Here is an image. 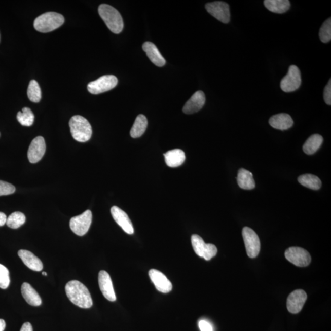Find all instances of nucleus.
<instances>
[{
	"label": "nucleus",
	"instance_id": "1",
	"mask_svg": "<svg viewBox=\"0 0 331 331\" xmlns=\"http://www.w3.org/2000/svg\"><path fill=\"white\" fill-rule=\"evenodd\" d=\"M65 291L67 297L75 305L83 309H89L93 306L89 289L79 281H70L66 285Z\"/></svg>",
	"mask_w": 331,
	"mask_h": 331
},
{
	"label": "nucleus",
	"instance_id": "2",
	"mask_svg": "<svg viewBox=\"0 0 331 331\" xmlns=\"http://www.w3.org/2000/svg\"><path fill=\"white\" fill-rule=\"evenodd\" d=\"M98 13L108 28L115 34L121 33L124 29V21L119 12L109 5L102 4L98 8Z\"/></svg>",
	"mask_w": 331,
	"mask_h": 331
},
{
	"label": "nucleus",
	"instance_id": "3",
	"mask_svg": "<svg viewBox=\"0 0 331 331\" xmlns=\"http://www.w3.org/2000/svg\"><path fill=\"white\" fill-rule=\"evenodd\" d=\"M64 22V18L61 14L55 12H48L34 20V28L40 33H49L60 27Z\"/></svg>",
	"mask_w": 331,
	"mask_h": 331
},
{
	"label": "nucleus",
	"instance_id": "4",
	"mask_svg": "<svg viewBox=\"0 0 331 331\" xmlns=\"http://www.w3.org/2000/svg\"><path fill=\"white\" fill-rule=\"evenodd\" d=\"M71 135L76 141L86 142L92 135V128L89 121L81 116H74L69 123Z\"/></svg>",
	"mask_w": 331,
	"mask_h": 331
},
{
	"label": "nucleus",
	"instance_id": "5",
	"mask_svg": "<svg viewBox=\"0 0 331 331\" xmlns=\"http://www.w3.org/2000/svg\"><path fill=\"white\" fill-rule=\"evenodd\" d=\"M118 84V79L115 76L105 75L97 80L91 82L87 86L89 92L93 95H98L116 87Z\"/></svg>",
	"mask_w": 331,
	"mask_h": 331
},
{
	"label": "nucleus",
	"instance_id": "6",
	"mask_svg": "<svg viewBox=\"0 0 331 331\" xmlns=\"http://www.w3.org/2000/svg\"><path fill=\"white\" fill-rule=\"evenodd\" d=\"M192 244L196 254L207 261L212 259L217 253V248L215 245L206 244L203 238L197 234H193L192 236Z\"/></svg>",
	"mask_w": 331,
	"mask_h": 331
},
{
	"label": "nucleus",
	"instance_id": "7",
	"mask_svg": "<svg viewBox=\"0 0 331 331\" xmlns=\"http://www.w3.org/2000/svg\"><path fill=\"white\" fill-rule=\"evenodd\" d=\"M92 213L87 210L81 215L75 216L69 223L70 228L76 235L83 236L86 234L92 224Z\"/></svg>",
	"mask_w": 331,
	"mask_h": 331
},
{
	"label": "nucleus",
	"instance_id": "8",
	"mask_svg": "<svg viewBox=\"0 0 331 331\" xmlns=\"http://www.w3.org/2000/svg\"><path fill=\"white\" fill-rule=\"evenodd\" d=\"M242 236L248 256L251 259H254L259 255L260 251L261 244L259 236L250 228L244 227L242 230Z\"/></svg>",
	"mask_w": 331,
	"mask_h": 331
},
{
	"label": "nucleus",
	"instance_id": "9",
	"mask_svg": "<svg viewBox=\"0 0 331 331\" xmlns=\"http://www.w3.org/2000/svg\"><path fill=\"white\" fill-rule=\"evenodd\" d=\"M301 76L300 69L296 65L289 66L288 74L282 79L280 83L281 89L283 92H295L300 87Z\"/></svg>",
	"mask_w": 331,
	"mask_h": 331
},
{
	"label": "nucleus",
	"instance_id": "10",
	"mask_svg": "<svg viewBox=\"0 0 331 331\" xmlns=\"http://www.w3.org/2000/svg\"><path fill=\"white\" fill-rule=\"evenodd\" d=\"M286 259L298 267H306L311 263V256L305 249L290 247L285 251Z\"/></svg>",
	"mask_w": 331,
	"mask_h": 331
},
{
	"label": "nucleus",
	"instance_id": "11",
	"mask_svg": "<svg viewBox=\"0 0 331 331\" xmlns=\"http://www.w3.org/2000/svg\"><path fill=\"white\" fill-rule=\"evenodd\" d=\"M208 13L224 23L230 21V6L227 3L214 2L206 5Z\"/></svg>",
	"mask_w": 331,
	"mask_h": 331
},
{
	"label": "nucleus",
	"instance_id": "12",
	"mask_svg": "<svg viewBox=\"0 0 331 331\" xmlns=\"http://www.w3.org/2000/svg\"><path fill=\"white\" fill-rule=\"evenodd\" d=\"M307 295L303 289H297L288 296L287 299V309L290 313L297 314L303 308Z\"/></svg>",
	"mask_w": 331,
	"mask_h": 331
},
{
	"label": "nucleus",
	"instance_id": "13",
	"mask_svg": "<svg viewBox=\"0 0 331 331\" xmlns=\"http://www.w3.org/2000/svg\"><path fill=\"white\" fill-rule=\"evenodd\" d=\"M46 146L45 139L42 136H38L31 143L28 151V158L31 163L40 162L45 155Z\"/></svg>",
	"mask_w": 331,
	"mask_h": 331
},
{
	"label": "nucleus",
	"instance_id": "14",
	"mask_svg": "<svg viewBox=\"0 0 331 331\" xmlns=\"http://www.w3.org/2000/svg\"><path fill=\"white\" fill-rule=\"evenodd\" d=\"M98 283L99 288L102 295L108 301L114 302L116 300V296L114 291L112 280L106 271H101L99 272Z\"/></svg>",
	"mask_w": 331,
	"mask_h": 331
},
{
	"label": "nucleus",
	"instance_id": "15",
	"mask_svg": "<svg viewBox=\"0 0 331 331\" xmlns=\"http://www.w3.org/2000/svg\"><path fill=\"white\" fill-rule=\"evenodd\" d=\"M149 277L158 291L168 293L172 289V283L162 272L157 269H151L149 272Z\"/></svg>",
	"mask_w": 331,
	"mask_h": 331
},
{
	"label": "nucleus",
	"instance_id": "16",
	"mask_svg": "<svg viewBox=\"0 0 331 331\" xmlns=\"http://www.w3.org/2000/svg\"><path fill=\"white\" fill-rule=\"evenodd\" d=\"M111 214L117 223L126 233L133 234L134 228L130 218L124 210L117 206H113L111 209Z\"/></svg>",
	"mask_w": 331,
	"mask_h": 331
},
{
	"label": "nucleus",
	"instance_id": "17",
	"mask_svg": "<svg viewBox=\"0 0 331 331\" xmlns=\"http://www.w3.org/2000/svg\"><path fill=\"white\" fill-rule=\"evenodd\" d=\"M205 102H206V96L204 92L201 90L197 91L185 104L183 112L186 114L197 113L203 107Z\"/></svg>",
	"mask_w": 331,
	"mask_h": 331
},
{
	"label": "nucleus",
	"instance_id": "18",
	"mask_svg": "<svg viewBox=\"0 0 331 331\" xmlns=\"http://www.w3.org/2000/svg\"><path fill=\"white\" fill-rule=\"evenodd\" d=\"M18 254L25 265L31 270L38 272L42 271L43 265L42 261L31 251L20 250L19 251Z\"/></svg>",
	"mask_w": 331,
	"mask_h": 331
},
{
	"label": "nucleus",
	"instance_id": "19",
	"mask_svg": "<svg viewBox=\"0 0 331 331\" xmlns=\"http://www.w3.org/2000/svg\"><path fill=\"white\" fill-rule=\"evenodd\" d=\"M142 48L146 54H147L149 59L155 65L158 67L165 66L166 60L162 56V55L160 54L157 47L154 43L149 42H145L143 43Z\"/></svg>",
	"mask_w": 331,
	"mask_h": 331
},
{
	"label": "nucleus",
	"instance_id": "20",
	"mask_svg": "<svg viewBox=\"0 0 331 331\" xmlns=\"http://www.w3.org/2000/svg\"><path fill=\"white\" fill-rule=\"evenodd\" d=\"M272 127L280 130H286L293 125V121L289 114L282 113L271 117L269 121Z\"/></svg>",
	"mask_w": 331,
	"mask_h": 331
},
{
	"label": "nucleus",
	"instance_id": "21",
	"mask_svg": "<svg viewBox=\"0 0 331 331\" xmlns=\"http://www.w3.org/2000/svg\"><path fill=\"white\" fill-rule=\"evenodd\" d=\"M21 292L23 297L26 303L32 306L42 305V300L33 287L28 283H23L22 285Z\"/></svg>",
	"mask_w": 331,
	"mask_h": 331
},
{
	"label": "nucleus",
	"instance_id": "22",
	"mask_svg": "<svg viewBox=\"0 0 331 331\" xmlns=\"http://www.w3.org/2000/svg\"><path fill=\"white\" fill-rule=\"evenodd\" d=\"M166 165L171 168H177L184 163L186 160V154L181 149H174L164 154Z\"/></svg>",
	"mask_w": 331,
	"mask_h": 331
},
{
	"label": "nucleus",
	"instance_id": "23",
	"mask_svg": "<svg viewBox=\"0 0 331 331\" xmlns=\"http://www.w3.org/2000/svg\"><path fill=\"white\" fill-rule=\"evenodd\" d=\"M237 183L244 190H252L255 187L253 174L245 169H240L237 177Z\"/></svg>",
	"mask_w": 331,
	"mask_h": 331
},
{
	"label": "nucleus",
	"instance_id": "24",
	"mask_svg": "<svg viewBox=\"0 0 331 331\" xmlns=\"http://www.w3.org/2000/svg\"><path fill=\"white\" fill-rule=\"evenodd\" d=\"M264 5L269 11L277 14L286 13L291 5L288 0H265Z\"/></svg>",
	"mask_w": 331,
	"mask_h": 331
},
{
	"label": "nucleus",
	"instance_id": "25",
	"mask_svg": "<svg viewBox=\"0 0 331 331\" xmlns=\"http://www.w3.org/2000/svg\"><path fill=\"white\" fill-rule=\"evenodd\" d=\"M148 121L147 118L142 114H140L136 117L133 127L130 131V135L133 138H138L144 134L147 129Z\"/></svg>",
	"mask_w": 331,
	"mask_h": 331
},
{
	"label": "nucleus",
	"instance_id": "26",
	"mask_svg": "<svg viewBox=\"0 0 331 331\" xmlns=\"http://www.w3.org/2000/svg\"><path fill=\"white\" fill-rule=\"evenodd\" d=\"M323 142V137L320 134H313L304 143L303 151L307 155L315 154L320 149Z\"/></svg>",
	"mask_w": 331,
	"mask_h": 331
},
{
	"label": "nucleus",
	"instance_id": "27",
	"mask_svg": "<svg viewBox=\"0 0 331 331\" xmlns=\"http://www.w3.org/2000/svg\"><path fill=\"white\" fill-rule=\"evenodd\" d=\"M298 181L302 186L312 190H318L321 187L320 178L312 174L302 175L298 177Z\"/></svg>",
	"mask_w": 331,
	"mask_h": 331
},
{
	"label": "nucleus",
	"instance_id": "28",
	"mask_svg": "<svg viewBox=\"0 0 331 331\" xmlns=\"http://www.w3.org/2000/svg\"><path fill=\"white\" fill-rule=\"evenodd\" d=\"M17 119L22 125L30 127L33 124L34 116L30 108L24 107L17 114Z\"/></svg>",
	"mask_w": 331,
	"mask_h": 331
},
{
	"label": "nucleus",
	"instance_id": "29",
	"mask_svg": "<svg viewBox=\"0 0 331 331\" xmlns=\"http://www.w3.org/2000/svg\"><path fill=\"white\" fill-rule=\"evenodd\" d=\"M27 95L31 102H39L42 99V90L39 84L35 80H31L29 84Z\"/></svg>",
	"mask_w": 331,
	"mask_h": 331
},
{
	"label": "nucleus",
	"instance_id": "30",
	"mask_svg": "<svg viewBox=\"0 0 331 331\" xmlns=\"http://www.w3.org/2000/svg\"><path fill=\"white\" fill-rule=\"evenodd\" d=\"M25 221L26 217L23 213L16 212L8 216L6 224L12 229H17V228L22 226L25 224Z\"/></svg>",
	"mask_w": 331,
	"mask_h": 331
},
{
	"label": "nucleus",
	"instance_id": "31",
	"mask_svg": "<svg viewBox=\"0 0 331 331\" xmlns=\"http://www.w3.org/2000/svg\"><path fill=\"white\" fill-rule=\"evenodd\" d=\"M320 40L324 43H329L331 40V19L326 20L322 25L320 30Z\"/></svg>",
	"mask_w": 331,
	"mask_h": 331
},
{
	"label": "nucleus",
	"instance_id": "32",
	"mask_svg": "<svg viewBox=\"0 0 331 331\" xmlns=\"http://www.w3.org/2000/svg\"><path fill=\"white\" fill-rule=\"evenodd\" d=\"M10 284V272L5 266L0 264V288L7 289Z\"/></svg>",
	"mask_w": 331,
	"mask_h": 331
},
{
	"label": "nucleus",
	"instance_id": "33",
	"mask_svg": "<svg viewBox=\"0 0 331 331\" xmlns=\"http://www.w3.org/2000/svg\"><path fill=\"white\" fill-rule=\"evenodd\" d=\"M15 192L16 188L13 185L0 180V196L13 194Z\"/></svg>",
	"mask_w": 331,
	"mask_h": 331
},
{
	"label": "nucleus",
	"instance_id": "34",
	"mask_svg": "<svg viewBox=\"0 0 331 331\" xmlns=\"http://www.w3.org/2000/svg\"><path fill=\"white\" fill-rule=\"evenodd\" d=\"M323 98L327 105H331V80L329 79L324 89Z\"/></svg>",
	"mask_w": 331,
	"mask_h": 331
},
{
	"label": "nucleus",
	"instance_id": "35",
	"mask_svg": "<svg viewBox=\"0 0 331 331\" xmlns=\"http://www.w3.org/2000/svg\"><path fill=\"white\" fill-rule=\"evenodd\" d=\"M199 327L201 331H213L212 325L206 320H201L199 322Z\"/></svg>",
	"mask_w": 331,
	"mask_h": 331
},
{
	"label": "nucleus",
	"instance_id": "36",
	"mask_svg": "<svg viewBox=\"0 0 331 331\" xmlns=\"http://www.w3.org/2000/svg\"><path fill=\"white\" fill-rule=\"evenodd\" d=\"M7 217L4 213L0 212V227L4 226L7 224Z\"/></svg>",
	"mask_w": 331,
	"mask_h": 331
},
{
	"label": "nucleus",
	"instance_id": "37",
	"mask_svg": "<svg viewBox=\"0 0 331 331\" xmlns=\"http://www.w3.org/2000/svg\"><path fill=\"white\" fill-rule=\"evenodd\" d=\"M20 331H33V327L30 323H25L23 324Z\"/></svg>",
	"mask_w": 331,
	"mask_h": 331
},
{
	"label": "nucleus",
	"instance_id": "38",
	"mask_svg": "<svg viewBox=\"0 0 331 331\" xmlns=\"http://www.w3.org/2000/svg\"><path fill=\"white\" fill-rule=\"evenodd\" d=\"M6 327V323L3 319H0V331H4Z\"/></svg>",
	"mask_w": 331,
	"mask_h": 331
},
{
	"label": "nucleus",
	"instance_id": "39",
	"mask_svg": "<svg viewBox=\"0 0 331 331\" xmlns=\"http://www.w3.org/2000/svg\"><path fill=\"white\" fill-rule=\"evenodd\" d=\"M42 274H43V275H45V276H46V275H47V273H46V272H43Z\"/></svg>",
	"mask_w": 331,
	"mask_h": 331
},
{
	"label": "nucleus",
	"instance_id": "40",
	"mask_svg": "<svg viewBox=\"0 0 331 331\" xmlns=\"http://www.w3.org/2000/svg\"><path fill=\"white\" fill-rule=\"evenodd\" d=\"M0 40H1V35H0Z\"/></svg>",
	"mask_w": 331,
	"mask_h": 331
}]
</instances>
